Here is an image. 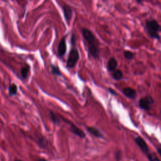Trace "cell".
Returning <instances> with one entry per match:
<instances>
[{"instance_id": "obj_1", "label": "cell", "mask_w": 161, "mask_h": 161, "mask_svg": "<svg viewBox=\"0 0 161 161\" xmlns=\"http://www.w3.org/2000/svg\"><path fill=\"white\" fill-rule=\"evenodd\" d=\"M81 32L83 38L87 43L89 53L94 59H98L99 57L100 52L99 49V42L95 35L90 30L86 28L82 29Z\"/></svg>"}, {"instance_id": "obj_2", "label": "cell", "mask_w": 161, "mask_h": 161, "mask_svg": "<svg viewBox=\"0 0 161 161\" xmlns=\"http://www.w3.org/2000/svg\"><path fill=\"white\" fill-rule=\"evenodd\" d=\"M146 29L149 35L152 38L159 40L160 37L159 32L161 31V26L158 21L155 20H151L146 22Z\"/></svg>"}, {"instance_id": "obj_3", "label": "cell", "mask_w": 161, "mask_h": 161, "mask_svg": "<svg viewBox=\"0 0 161 161\" xmlns=\"http://www.w3.org/2000/svg\"><path fill=\"white\" fill-rule=\"evenodd\" d=\"M79 59V53L78 50L73 48L71 50L69 54V57L67 60V67L68 68H73Z\"/></svg>"}, {"instance_id": "obj_4", "label": "cell", "mask_w": 161, "mask_h": 161, "mask_svg": "<svg viewBox=\"0 0 161 161\" xmlns=\"http://www.w3.org/2000/svg\"><path fill=\"white\" fill-rule=\"evenodd\" d=\"M61 120H63L65 123H66L67 124L69 125V129L73 133V134L76 135H77V137H80L81 138H85L86 137V134L85 133L83 132L81 129H80L79 127H77L76 125H74L73 123H72L71 121H70L69 120L65 119L62 116H60Z\"/></svg>"}, {"instance_id": "obj_5", "label": "cell", "mask_w": 161, "mask_h": 161, "mask_svg": "<svg viewBox=\"0 0 161 161\" xmlns=\"http://www.w3.org/2000/svg\"><path fill=\"white\" fill-rule=\"evenodd\" d=\"M154 103V99L149 96H147L141 98L139 100V107L141 109L145 111H149L151 108V106Z\"/></svg>"}, {"instance_id": "obj_6", "label": "cell", "mask_w": 161, "mask_h": 161, "mask_svg": "<svg viewBox=\"0 0 161 161\" xmlns=\"http://www.w3.org/2000/svg\"><path fill=\"white\" fill-rule=\"evenodd\" d=\"M62 9H63L64 18L66 22H67V24L69 25L70 21L72 20V18H73V9H72V8L69 6V5H68V4H64Z\"/></svg>"}, {"instance_id": "obj_7", "label": "cell", "mask_w": 161, "mask_h": 161, "mask_svg": "<svg viewBox=\"0 0 161 161\" xmlns=\"http://www.w3.org/2000/svg\"><path fill=\"white\" fill-rule=\"evenodd\" d=\"M66 51H67V43H66L65 37H63L59 42L57 47V53L59 56L60 57H63L65 54Z\"/></svg>"}, {"instance_id": "obj_8", "label": "cell", "mask_w": 161, "mask_h": 161, "mask_svg": "<svg viewBox=\"0 0 161 161\" xmlns=\"http://www.w3.org/2000/svg\"><path fill=\"white\" fill-rule=\"evenodd\" d=\"M135 142L144 154H147L148 153H149V149L147 146V144L142 137H136L135 139Z\"/></svg>"}, {"instance_id": "obj_9", "label": "cell", "mask_w": 161, "mask_h": 161, "mask_svg": "<svg viewBox=\"0 0 161 161\" xmlns=\"http://www.w3.org/2000/svg\"><path fill=\"white\" fill-rule=\"evenodd\" d=\"M123 93L124 95L130 99H135L136 98L137 93L136 91L132 87H125L123 90Z\"/></svg>"}, {"instance_id": "obj_10", "label": "cell", "mask_w": 161, "mask_h": 161, "mask_svg": "<svg viewBox=\"0 0 161 161\" xmlns=\"http://www.w3.org/2000/svg\"><path fill=\"white\" fill-rule=\"evenodd\" d=\"M117 66H118V62L115 58L112 57L110 59V60H108V65H107L108 69L110 72H113L114 71H115L116 68H117Z\"/></svg>"}, {"instance_id": "obj_11", "label": "cell", "mask_w": 161, "mask_h": 161, "mask_svg": "<svg viewBox=\"0 0 161 161\" xmlns=\"http://www.w3.org/2000/svg\"><path fill=\"white\" fill-rule=\"evenodd\" d=\"M87 131L90 133V134L94 135V137L100 138H103V135L102 134V133L95 127H93V126L87 127Z\"/></svg>"}, {"instance_id": "obj_12", "label": "cell", "mask_w": 161, "mask_h": 161, "mask_svg": "<svg viewBox=\"0 0 161 161\" xmlns=\"http://www.w3.org/2000/svg\"><path fill=\"white\" fill-rule=\"evenodd\" d=\"M30 68L29 65H26L25 66H24V67L21 68L20 73H21V76L22 77V79H26L27 78L30 73Z\"/></svg>"}, {"instance_id": "obj_13", "label": "cell", "mask_w": 161, "mask_h": 161, "mask_svg": "<svg viewBox=\"0 0 161 161\" xmlns=\"http://www.w3.org/2000/svg\"><path fill=\"white\" fill-rule=\"evenodd\" d=\"M8 92H9V95L10 96H15L16 94H17L18 93V87L15 84H12L10 85L8 87Z\"/></svg>"}, {"instance_id": "obj_14", "label": "cell", "mask_w": 161, "mask_h": 161, "mask_svg": "<svg viewBox=\"0 0 161 161\" xmlns=\"http://www.w3.org/2000/svg\"><path fill=\"white\" fill-rule=\"evenodd\" d=\"M112 77L115 80L119 81L123 77V73L120 69H116L113 72Z\"/></svg>"}, {"instance_id": "obj_15", "label": "cell", "mask_w": 161, "mask_h": 161, "mask_svg": "<svg viewBox=\"0 0 161 161\" xmlns=\"http://www.w3.org/2000/svg\"><path fill=\"white\" fill-rule=\"evenodd\" d=\"M37 144L40 148L43 149H46L47 147V141L43 137H42L38 139Z\"/></svg>"}, {"instance_id": "obj_16", "label": "cell", "mask_w": 161, "mask_h": 161, "mask_svg": "<svg viewBox=\"0 0 161 161\" xmlns=\"http://www.w3.org/2000/svg\"><path fill=\"white\" fill-rule=\"evenodd\" d=\"M51 71L52 73L55 75V76H61L62 74V73H61V71L60 70V69L59 68L58 66H56L55 65H51Z\"/></svg>"}, {"instance_id": "obj_17", "label": "cell", "mask_w": 161, "mask_h": 161, "mask_svg": "<svg viewBox=\"0 0 161 161\" xmlns=\"http://www.w3.org/2000/svg\"><path fill=\"white\" fill-rule=\"evenodd\" d=\"M50 117H51V120L52 121V122L54 124H60V120L59 119V117L57 115H55L54 112H50Z\"/></svg>"}, {"instance_id": "obj_18", "label": "cell", "mask_w": 161, "mask_h": 161, "mask_svg": "<svg viewBox=\"0 0 161 161\" xmlns=\"http://www.w3.org/2000/svg\"><path fill=\"white\" fill-rule=\"evenodd\" d=\"M124 56L127 60H132L134 57V54L130 51H126L124 52Z\"/></svg>"}, {"instance_id": "obj_19", "label": "cell", "mask_w": 161, "mask_h": 161, "mask_svg": "<svg viewBox=\"0 0 161 161\" xmlns=\"http://www.w3.org/2000/svg\"><path fill=\"white\" fill-rule=\"evenodd\" d=\"M147 157L149 160H151V161H159V159L156 156V155H155L154 154H149L148 153L147 154Z\"/></svg>"}, {"instance_id": "obj_20", "label": "cell", "mask_w": 161, "mask_h": 161, "mask_svg": "<svg viewBox=\"0 0 161 161\" xmlns=\"http://www.w3.org/2000/svg\"><path fill=\"white\" fill-rule=\"evenodd\" d=\"M109 91L111 93H112V94H113V95H116V92H115L114 91V90H112V89H109Z\"/></svg>"}, {"instance_id": "obj_21", "label": "cell", "mask_w": 161, "mask_h": 161, "mask_svg": "<svg viewBox=\"0 0 161 161\" xmlns=\"http://www.w3.org/2000/svg\"><path fill=\"white\" fill-rule=\"evenodd\" d=\"M136 1L138 3V4H142L143 2V0H136Z\"/></svg>"}, {"instance_id": "obj_22", "label": "cell", "mask_w": 161, "mask_h": 161, "mask_svg": "<svg viewBox=\"0 0 161 161\" xmlns=\"http://www.w3.org/2000/svg\"><path fill=\"white\" fill-rule=\"evenodd\" d=\"M157 152H158V153L159 154V155H160V157H161V149H157Z\"/></svg>"}, {"instance_id": "obj_23", "label": "cell", "mask_w": 161, "mask_h": 161, "mask_svg": "<svg viewBox=\"0 0 161 161\" xmlns=\"http://www.w3.org/2000/svg\"><path fill=\"white\" fill-rule=\"evenodd\" d=\"M18 1H23V0H18Z\"/></svg>"}]
</instances>
